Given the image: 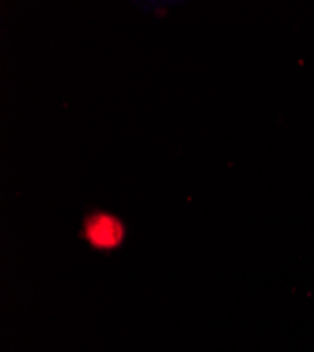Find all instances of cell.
<instances>
[{"instance_id":"6da1fadb","label":"cell","mask_w":314,"mask_h":352,"mask_svg":"<svg viewBox=\"0 0 314 352\" xmlns=\"http://www.w3.org/2000/svg\"><path fill=\"white\" fill-rule=\"evenodd\" d=\"M85 234L88 241L100 250L117 247L124 236L123 224L113 216L96 213L85 223Z\"/></svg>"}]
</instances>
